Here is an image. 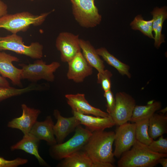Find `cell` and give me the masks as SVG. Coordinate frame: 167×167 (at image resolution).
<instances>
[{
    "label": "cell",
    "mask_w": 167,
    "mask_h": 167,
    "mask_svg": "<svg viewBox=\"0 0 167 167\" xmlns=\"http://www.w3.org/2000/svg\"><path fill=\"white\" fill-rule=\"evenodd\" d=\"M153 19L145 20L141 15L136 16L130 24L131 28L134 30H138L150 38L154 39L152 34Z\"/></svg>",
    "instance_id": "25"
},
{
    "label": "cell",
    "mask_w": 167,
    "mask_h": 167,
    "mask_svg": "<svg viewBox=\"0 0 167 167\" xmlns=\"http://www.w3.org/2000/svg\"><path fill=\"white\" fill-rule=\"evenodd\" d=\"M78 35L68 32H62L57 37L55 45L60 53L61 60L68 62L81 51Z\"/></svg>",
    "instance_id": "10"
},
{
    "label": "cell",
    "mask_w": 167,
    "mask_h": 167,
    "mask_svg": "<svg viewBox=\"0 0 167 167\" xmlns=\"http://www.w3.org/2000/svg\"><path fill=\"white\" fill-rule=\"evenodd\" d=\"M7 8L6 4L0 0V17L7 14Z\"/></svg>",
    "instance_id": "32"
},
{
    "label": "cell",
    "mask_w": 167,
    "mask_h": 167,
    "mask_svg": "<svg viewBox=\"0 0 167 167\" xmlns=\"http://www.w3.org/2000/svg\"><path fill=\"white\" fill-rule=\"evenodd\" d=\"M19 61L17 57L0 51V74L2 77L10 79L14 85L22 88L21 69L16 67L12 63Z\"/></svg>",
    "instance_id": "15"
},
{
    "label": "cell",
    "mask_w": 167,
    "mask_h": 167,
    "mask_svg": "<svg viewBox=\"0 0 167 167\" xmlns=\"http://www.w3.org/2000/svg\"><path fill=\"white\" fill-rule=\"evenodd\" d=\"M148 133L153 139L167 133V114L155 113L149 119Z\"/></svg>",
    "instance_id": "22"
},
{
    "label": "cell",
    "mask_w": 167,
    "mask_h": 167,
    "mask_svg": "<svg viewBox=\"0 0 167 167\" xmlns=\"http://www.w3.org/2000/svg\"><path fill=\"white\" fill-rule=\"evenodd\" d=\"M43 45L38 42H32L29 45H25L23 38L17 34L0 37V51L10 50L37 59L43 57Z\"/></svg>",
    "instance_id": "7"
},
{
    "label": "cell",
    "mask_w": 167,
    "mask_h": 167,
    "mask_svg": "<svg viewBox=\"0 0 167 167\" xmlns=\"http://www.w3.org/2000/svg\"><path fill=\"white\" fill-rule=\"evenodd\" d=\"M53 115L57 120L53 126L54 134L57 143H61L80 123L74 116L69 118L63 117L57 109L54 110Z\"/></svg>",
    "instance_id": "14"
},
{
    "label": "cell",
    "mask_w": 167,
    "mask_h": 167,
    "mask_svg": "<svg viewBox=\"0 0 167 167\" xmlns=\"http://www.w3.org/2000/svg\"><path fill=\"white\" fill-rule=\"evenodd\" d=\"M92 132L80 125L75 130L73 136L65 142L51 146L49 150L51 156L56 160H62L73 153L82 150Z\"/></svg>",
    "instance_id": "4"
},
{
    "label": "cell",
    "mask_w": 167,
    "mask_h": 167,
    "mask_svg": "<svg viewBox=\"0 0 167 167\" xmlns=\"http://www.w3.org/2000/svg\"><path fill=\"white\" fill-rule=\"evenodd\" d=\"M153 152L161 154H167V139L163 135L159 137L158 140H153L148 145Z\"/></svg>",
    "instance_id": "29"
},
{
    "label": "cell",
    "mask_w": 167,
    "mask_h": 167,
    "mask_svg": "<svg viewBox=\"0 0 167 167\" xmlns=\"http://www.w3.org/2000/svg\"><path fill=\"white\" fill-rule=\"evenodd\" d=\"M158 164H160L163 167H167V158L166 157H162L158 160Z\"/></svg>",
    "instance_id": "34"
},
{
    "label": "cell",
    "mask_w": 167,
    "mask_h": 167,
    "mask_svg": "<svg viewBox=\"0 0 167 167\" xmlns=\"http://www.w3.org/2000/svg\"><path fill=\"white\" fill-rule=\"evenodd\" d=\"M79 45L82 53L88 63L96 69L98 72L105 70L104 62L97 53L96 49L88 41L79 39Z\"/></svg>",
    "instance_id": "20"
},
{
    "label": "cell",
    "mask_w": 167,
    "mask_h": 167,
    "mask_svg": "<svg viewBox=\"0 0 167 167\" xmlns=\"http://www.w3.org/2000/svg\"><path fill=\"white\" fill-rule=\"evenodd\" d=\"M21 107L22 115L9 122L7 126L9 128L19 129L24 135L30 132L41 111L39 109L29 107L25 104H22Z\"/></svg>",
    "instance_id": "12"
},
{
    "label": "cell",
    "mask_w": 167,
    "mask_h": 167,
    "mask_svg": "<svg viewBox=\"0 0 167 167\" xmlns=\"http://www.w3.org/2000/svg\"><path fill=\"white\" fill-rule=\"evenodd\" d=\"M151 13L152 16L154 45L156 48L158 49L162 43L165 42V36L162 34V31L163 23L167 18L166 7H156Z\"/></svg>",
    "instance_id": "19"
},
{
    "label": "cell",
    "mask_w": 167,
    "mask_h": 167,
    "mask_svg": "<svg viewBox=\"0 0 167 167\" xmlns=\"http://www.w3.org/2000/svg\"><path fill=\"white\" fill-rule=\"evenodd\" d=\"M50 12L34 15L28 11L8 14L0 17V28H3L12 33L26 31L32 25H41Z\"/></svg>",
    "instance_id": "3"
},
{
    "label": "cell",
    "mask_w": 167,
    "mask_h": 167,
    "mask_svg": "<svg viewBox=\"0 0 167 167\" xmlns=\"http://www.w3.org/2000/svg\"><path fill=\"white\" fill-rule=\"evenodd\" d=\"M73 116L80 122V124L85 126L86 129L92 132L104 130L114 126L115 124L111 117H102L85 115L72 111Z\"/></svg>",
    "instance_id": "16"
},
{
    "label": "cell",
    "mask_w": 167,
    "mask_h": 167,
    "mask_svg": "<svg viewBox=\"0 0 167 167\" xmlns=\"http://www.w3.org/2000/svg\"><path fill=\"white\" fill-rule=\"evenodd\" d=\"M114 110L110 116L115 125L119 126L130 121L136 105L135 99L124 92L116 93Z\"/></svg>",
    "instance_id": "9"
},
{
    "label": "cell",
    "mask_w": 167,
    "mask_h": 167,
    "mask_svg": "<svg viewBox=\"0 0 167 167\" xmlns=\"http://www.w3.org/2000/svg\"><path fill=\"white\" fill-rule=\"evenodd\" d=\"M28 161L27 159L20 157L8 160L0 156V167H17L25 164Z\"/></svg>",
    "instance_id": "30"
},
{
    "label": "cell",
    "mask_w": 167,
    "mask_h": 167,
    "mask_svg": "<svg viewBox=\"0 0 167 167\" xmlns=\"http://www.w3.org/2000/svg\"><path fill=\"white\" fill-rule=\"evenodd\" d=\"M158 112L160 113L163 114H165L167 112V107L162 109L161 110H158Z\"/></svg>",
    "instance_id": "35"
},
{
    "label": "cell",
    "mask_w": 167,
    "mask_h": 167,
    "mask_svg": "<svg viewBox=\"0 0 167 167\" xmlns=\"http://www.w3.org/2000/svg\"><path fill=\"white\" fill-rule=\"evenodd\" d=\"M95 163L82 150L76 151L62 160L58 167H95Z\"/></svg>",
    "instance_id": "21"
},
{
    "label": "cell",
    "mask_w": 167,
    "mask_h": 167,
    "mask_svg": "<svg viewBox=\"0 0 167 167\" xmlns=\"http://www.w3.org/2000/svg\"><path fill=\"white\" fill-rule=\"evenodd\" d=\"M40 140L30 133L24 135L23 138L11 147V151L23 150L34 156L41 166H49L48 164L39 154L38 148Z\"/></svg>",
    "instance_id": "18"
},
{
    "label": "cell",
    "mask_w": 167,
    "mask_h": 167,
    "mask_svg": "<svg viewBox=\"0 0 167 167\" xmlns=\"http://www.w3.org/2000/svg\"><path fill=\"white\" fill-rule=\"evenodd\" d=\"M19 65L21 67V79H27L33 82L41 79L53 82L55 79L54 73L60 67V64L54 61L47 64L41 59H37L33 63H21Z\"/></svg>",
    "instance_id": "6"
},
{
    "label": "cell",
    "mask_w": 167,
    "mask_h": 167,
    "mask_svg": "<svg viewBox=\"0 0 167 167\" xmlns=\"http://www.w3.org/2000/svg\"><path fill=\"white\" fill-rule=\"evenodd\" d=\"M111 72L108 70H104L97 75V82L101 86L104 92L111 89V83L110 78L112 76Z\"/></svg>",
    "instance_id": "28"
},
{
    "label": "cell",
    "mask_w": 167,
    "mask_h": 167,
    "mask_svg": "<svg viewBox=\"0 0 167 167\" xmlns=\"http://www.w3.org/2000/svg\"><path fill=\"white\" fill-rule=\"evenodd\" d=\"M115 132L104 130L95 131L82 150L95 163L113 164L115 161L112 147Z\"/></svg>",
    "instance_id": "1"
},
{
    "label": "cell",
    "mask_w": 167,
    "mask_h": 167,
    "mask_svg": "<svg viewBox=\"0 0 167 167\" xmlns=\"http://www.w3.org/2000/svg\"><path fill=\"white\" fill-rule=\"evenodd\" d=\"M96 51L99 55L101 56L108 64L115 68L120 74L122 75H126L129 78L131 77V75L129 72V66L118 59L104 47L98 48L96 49Z\"/></svg>",
    "instance_id": "24"
},
{
    "label": "cell",
    "mask_w": 167,
    "mask_h": 167,
    "mask_svg": "<svg viewBox=\"0 0 167 167\" xmlns=\"http://www.w3.org/2000/svg\"><path fill=\"white\" fill-rule=\"evenodd\" d=\"M29 0L31 1H34V0Z\"/></svg>",
    "instance_id": "36"
},
{
    "label": "cell",
    "mask_w": 167,
    "mask_h": 167,
    "mask_svg": "<svg viewBox=\"0 0 167 167\" xmlns=\"http://www.w3.org/2000/svg\"><path fill=\"white\" fill-rule=\"evenodd\" d=\"M161 107V102L156 101L145 105H135L130 121L135 123L143 119L149 118Z\"/></svg>",
    "instance_id": "23"
},
{
    "label": "cell",
    "mask_w": 167,
    "mask_h": 167,
    "mask_svg": "<svg viewBox=\"0 0 167 167\" xmlns=\"http://www.w3.org/2000/svg\"><path fill=\"white\" fill-rule=\"evenodd\" d=\"M67 63L68 69L67 77L75 83L83 82L86 77L92 73L93 67L86 61L81 51Z\"/></svg>",
    "instance_id": "11"
},
{
    "label": "cell",
    "mask_w": 167,
    "mask_h": 167,
    "mask_svg": "<svg viewBox=\"0 0 167 167\" xmlns=\"http://www.w3.org/2000/svg\"><path fill=\"white\" fill-rule=\"evenodd\" d=\"M40 89H41V86L34 84H32L21 88H17L11 86L0 87V102L11 97Z\"/></svg>",
    "instance_id": "26"
},
{
    "label": "cell",
    "mask_w": 167,
    "mask_h": 167,
    "mask_svg": "<svg viewBox=\"0 0 167 167\" xmlns=\"http://www.w3.org/2000/svg\"><path fill=\"white\" fill-rule=\"evenodd\" d=\"M135 124L127 122L119 125L115 132L114 156L119 158L122 154L129 150L136 140Z\"/></svg>",
    "instance_id": "8"
},
{
    "label": "cell",
    "mask_w": 167,
    "mask_h": 167,
    "mask_svg": "<svg viewBox=\"0 0 167 167\" xmlns=\"http://www.w3.org/2000/svg\"><path fill=\"white\" fill-rule=\"evenodd\" d=\"M104 96L106 101V107L107 113L109 116H110L112 113L115 107V97L111 89L104 92Z\"/></svg>",
    "instance_id": "31"
},
{
    "label": "cell",
    "mask_w": 167,
    "mask_h": 167,
    "mask_svg": "<svg viewBox=\"0 0 167 167\" xmlns=\"http://www.w3.org/2000/svg\"><path fill=\"white\" fill-rule=\"evenodd\" d=\"M72 5L74 17L81 27L93 28L100 24L102 16L95 4V0H69Z\"/></svg>",
    "instance_id": "5"
},
{
    "label": "cell",
    "mask_w": 167,
    "mask_h": 167,
    "mask_svg": "<svg viewBox=\"0 0 167 167\" xmlns=\"http://www.w3.org/2000/svg\"><path fill=\"white\" fill-rule=\"evenodd\" d=\"M0 87H10L9 82L6 78L0 75Z\"/></svg>",
    "instance_id": "33"
},
{
    "label": "cell",
    "mask_w": 167,
    "mask_h": 167,
    "mask_svg": "<svg viewBox=\"0 0 167 167\" xmlns=\"http://www.w3.org/2000/svg\"><path fill=\"white\" fill-rule=\"evenodd\" d=\"M68 104L72 111L85 115L105 117L109 115L100 109L90 105L86 100L84 94H67L65 96Z\"/></svg>",
    "instance_id": "13"
},
{
    "label": "cell",
    "mask_w": 167,
    "mask_h": 167,
    "mask_svg": "<svg viewBox=\"0 0 167 167\" xmlns=\"http://www.w3.org/2000/svg\"><path fill=\"white\" fill-rule=\"evenodd\" d=\"M167 154L153 152L148 146L136 140L131 148L123 153L118 162L119 167H153L159 159Z\"/></svg>",
    "instance_id": "2"
},
{
    "label": "cell",
    "mask_w": 167,
    "mask_h": 167,
    "mask_svg": "<svg viewBox=\"0 0 167 167\" xmlns=\"http://www.w3.org/2000/svg\"><path fill=\"white\" fill-rule=\"evenodd\" d=\"M149 121V119L147 118L135 122L136 140L147 145L153 140L150 137L148 133Z\"/></svg>",
    "instance_id": "27"
},
{
    "label": "cell",
    "mask_w": 167,
    "mask_h": 167,
    "mask_svg": "<svg viewBox=\"0 0 167 167\" xmlns=\"http://www.w3.org/2000/svg\"><path fill=\"white\" fill-rule=\"evenodd\" d=\"M54 125L52 117L48 116L43 121H37L29 133L40 141L45 140L50 146L53 145L57 143L53 130Z\"/></svg>",
    "instance_id": "17"
}]
</instances>
